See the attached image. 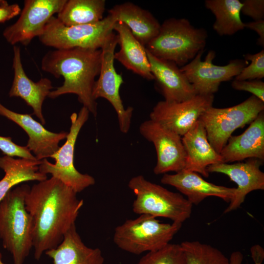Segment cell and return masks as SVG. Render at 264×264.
Returning a JSON list of instances; mask_svg holds the SVG:
<instances>
[{"mask_svg": "<svg viewBox=\"0 0 264 264\" xmlns=\"http://www.w3.org/2000/svg\"><path fill=\"white\" fill-rule=\"evenodd\" d=\"M77 194L52 176L33 185L26 193L24 204L33 221V247L37 260L56 247L75 224L84 204Z\"/></svg>", "mask_w": 264, "mask_h": 264, "instance_id": "1", "label": "cell"}, {"mask_svg": "<svg viewBox=\"0 0 264 264\" xmlns=\"http://www.w3.org/2000/svg\"><path fill=\"white\" fill-rule=\"evenodd\" d=\"M101 59V49L75 47L46 52L41 61L42 69L56 78L62 76L64 80L48 97L54 99L74 94L83 107L96 117L97 103L92 96V89L95 78L100 73Z\"/></svg>", "mask_w": 264, "mask_h": 264, "instance_id": "2", "label": "cell"}, {"mask_svg": "<svg viewBox=\"0 0 264 264\" xmlns=\"http://www.w3.org/2000/svg\"><path fill=\"white\" fill-rule=\"evenodd\" d=\"M30 188L25 184L18 186L0 202V239L14 264H23L33 247V223L24 204Z\"/></svg>", "mask_w": 264, "mask_h": 264, "instance_id": "3", "label": "cell"}, {"mask_svg": "<svg viewBox=\"0 0 264 264\" xmlns=\"http://www.w3.org/2000/svg\"><path fill=\"white\" fill-rule=\"evenodd\" d=\"M208 34L202 28H196L185 18H171L160 25L157 35L146 46L157 58L183 66L204 50Z\"/></svg>", "mask_w": 264, "mask_h": 264, "instance_id": "4", "label": "cell"}, {"mask_svg": "<svg viewBox=\"0 0 264 264\" xmlns=\"http://www.w3.org/2000/svg\"><path fill=\"white\" fill-rule=\"evenodd\" d=\"M128 185L135 196L132 203L135 214L164 217L181 224L191 216L193 204L179 193L152 182L142 175L132 177Z\"/></svg>", "mask_w": 264, "mask_h": 264, "instance_id": "5", "label": "cell"}, {"mask_svg": "<svg viewBox=\"0 0 264 264\" xmlns=\"http://www.w3.org/2000/svg\"><path fill=\"white\" fill-rule=\"evenodd\" d=\"M181 226V223L173 222L162 223L154 217L142 214L117 226L113 241L122 250L139 255L157 250L169 243Z\"/></svg>", "mask_w": 264, "mask_h": 264, "instance_id": "6", "label": "cell"}, {"mask_svg": "<svg viewBox=\"0 0 264 264\" xmlns=\"http://www.w3.org/2000/svg\"><path fill=\"white\" fill-rule=\"evenodd\" d=\"M116 22L115 19L108 14L94 23L67 26L53 16L39 39L44 45L55 49L75 47L101 49L114 32Z\"/></svg>", "mask_w": 264, "mask_h": 264, "instance_id": "7", "label": "cell"}, {"mask_svg": "<svg viewBox=\"0 0 264 264\" xmlns=\"http://www.w3.org/2000/svg\"><path fill=\"white\" fill-rule=\"evenodd\" d=\"M264 110V102L254 95L233 107H211L201 116L208 140L218 153L226 144L232 133L252 122Z\"/></svg>", "mask_w": 264, "mask_h": 264, "instance_id": "8", "label": "cell"}, {"mask_svg": "<svg viewBox=\"0 0 264 264\" xmlns=\"http://www.w3.org/2000/svg\"><path fill=\"white\" fill-rule=\"evenodd\" d=\"M89 114L87 108L83 106L78 114L74 112L71 115V126L66 141L50 156L55 160V163L52 164L45 158L41 160L39 166L40 173L51 175L77 193L95 183L93 176L81 173L74 165L75 143L81 129L88 119Z\"/></svg>", "mask_w": 264, "mask_h": 264, "instance_id": "9", "label": "cell"}, {"mask_svg": "<svg viewBox=\"0 0 264 264\" xmlns=\"http://www.w3.org/2000/svg\"><path fill=\"white\" fill-rule=\"evenodd\" d=\"M118 43V36L113 32L101 49V68L99 77L93 86L92 96L95 100L103 98L110 103L117 114L120 132L127 133L130 129L133 109L132 107L125 108L120 95V87L124 81L114 65L115 50Z\"/></svg>", "mask_w": 264, "mask_h": 264, "instance_id": "10", "label": "cell"}, {"mask_svg": "<svg viewBox=\"0 0 264 264\" xmlns=\"http://www.w3.org/2000/svg\"><path fill=\"white\" fill-rule=\"evenodd\" d=\"M203 52H199L180 68L197 94L214 95L222 82L235 77L248 64V61L245 60L235 59L226 65L217 66L213 63L216 56L214 50L208 51L203 61L201 60Z\"/></svg>", "mask_w": 264, "mask_h": 264, "instance_id": "11", "label": "cell"}, {"mask_svg": "<svg viewBox=\"0 0 264 264\" xmlns=\"http://www.w3.org/2000/svg\"><path fill=\"white\" fill-rule=\"evenodd\" d=\"M66 0H25L20 16L13 24L6 27L2 35L13 45H28L39 37L54 14L62 9Z\"/></svg>", "mask_w": 264, "mask_h": 264, "instance_id": "12", "label": "cell"}, {"mask_svg": "<svg viewBox=\"0 0 264 264\" xmlns=\"http://www.w3.org/2000/svg\"><path fill=\"white\" fill-rule=\"evenodd\" d=\"M214 95L197 94L182 102H158L150 114V119L183 136L212 107Z\"/></svg>", "mask_w": 264, "mask_h": 264, "instance_id": "13", "label": "cell"}, {"mask_svg": "<svg viewBox=\"0 0 264 264\" xmlns=\"http://www.w3.org/2000/svg\"><path fill=\"white\" fill-rule=\"evenodd\" d=\"M139 130L155 149L157 161L154 169L155 175L177 173L184 169L186 153L181 136L150 119L142 122Z\"/></svg>", "mask_w": 264, "mask_h": 264, "instance_id": "14", "label": "cell"}, {"mask_svg": "<svg viewBox=\"0 0 264 264\" xmlns=\"http://www.w3.org/2000/svg\"><path fill=\"white\" fill-rule=\"evenodd\" d=\"M263 162V161L257 158H249L244 162L220 163L207 167L209 173L224 174L237 185L234 196L224 214L238 209L250 192L264 190V173L260 170Z\"/></svg>", "mask_w": 264, "mask_h": 264, "instance_id": "15", "label": "cell"}, {"mask_svg": "<svg viewBox=\"0 0 264 264\" xmlns=\"http://www.w3.org/2000/svg\"><path fill=\"white\" fill-rule=\"evenodd\" d=\"M155 87L168 102L188 100L197 93L184 73L175 63L156 57L146 50Z\"/></svg>", "mask_w": 264, "mask_h": 264, "instance_id": "16", "label": "cell"}, {"mask_svg": "<svg viewBox=\"0 0 264 264\" xmlns=\"http://www.w3.org/2000/svg\"><path fill=\"white\" fill-rule=\"evenodd\" d=\"M0 115L14 122L26 132L28 136L26 146L33 153L38 160L50 157L59 149L60 142L66 139L68 134V132L64 131L60 132L49 131L31 115L12 111L0 103Z\"/></svg>", "mask_w": 264, "mask_h": 264, "instance_id": "17", "label": "cell"}, {"mask_svg": "<svg viewBox=\"0 0 264 264\" xmlns=\"http://www.w3.org/2000/svg\"><path fill=\"white\" fill-rule=\"evenodd\" d=\"M12 67L14 78L9 96L23 99L32 108L34 114L40 120L41 124L44 125L42 106L53 88L51 81L47 78H43L34 82L28 77L22 65L20 48L17 45L13 47Z\"/></svg>", "mask_w": 264, "mask_h": 264, "instance_id": "18", "label": "cell"}, {"mask_svg": "<svg viewBox=\"0 0 264 264\" xmlns=\"http://www.w3.org/2000/svg\"><path fill=\"white\" fill-rule=\"evenodd\" d=\"M160 181L162 184L174 187L184 195L191 204L195 205L210 196L220 198L229 203L236 190V188L217 185L208 182L198 173L184 170L175 174H165Z\"/></svg>", "mask_w": 264, "mask_h": 264, "instance_id": "19", "label": "cell"}, {"mask_svg": "<svg viewBox=\"0 0 264 264\" xmlns=\"http://www.w3.org/2000/svg\"><path fill=\"white\" fill-rule=\"evenodd\" d=\"M223 163L245 159L264 160V112L261 111L241 134L231 136L222 149Z\"/></svg>", "mask_w": 264, "mask_h": 264, "instance_id": "20", "label": "cell"}, {"mask_svg": "<svg viewBox=\"0 0 264 264\" xmlns=\"http://www.w3.org/2000/svg\"><path fill=\"white\" fill-rule=\"evenodd\" d=\"M182 141L186 153V162L183 170L209 176L207 167L223 163L220 154L210 144L205 129L199 120L183 136Z\"/></svg>", "mask_w": 264, "mask_h": 264, "instance_id": "21", "label": "cell"}, {"mask_svg": "<svg viewBox=\"0 0 264 264\" xmlns=\"http://www.w3.org/2000/svg\"><path fill=\"white\" fill-rule=\"evenodd\" d=\"M116 22L125 24L145 47L158 33L160 24L149 11L130 2L116 4L109 10Z\"/></svg>", "mask_w": 264, "mask_h": 264, "instance_id": "22", "label": "cell"}, {"mask_svg": "<svg viewBox=\"0 0 264 264\" xmlns=\"http://www.w3.org/2000/svg\"><path fill=\"white\" fill-rule=\"evenodd\" d=\"M45 254L53 264H104V258L98 248L87 246L77 231L75 224L65 234L61 242Z\"/></svg>", "mask_w": 264, "mask_h": 264, "instance_id": "23", "label": "cell"}, {"mask_svg": "<svg viewBox=\"0 0 264 264\" xmlns=\"http://www.w3.org/2000/svg\"><path fill=\"white\" fill-rule=\"evenodd\" d=\"M118 38L120 49L114 53L117 60L127 69L148 80H154L146 47L132 35L124 23L116 22L113 27Z\"/></svg>", "mask_w": 264, "mask_h": 264, "instance_id": "24", "label": "cell"}, {"mask_svg": "<svg viewBox=\"0 0 264 264\" xmlns=\"http://www.w3.org/2000/svg\"><path fill=\"white\" fill-rule=\"evenodd\" d=\"M41 162L22 158L15 159L7 155L0 157V168L4 172L0 180V202L10 190L22 182L46 179L47 175L39 172Z\"/></svg>", "mask_w": 264, "mask_h": 264, "instance_id": "25", "label": "cell"}, {"mask_svg": "<svg viewBox=\"0 0 264 264\" xmlns=\"http://www.w3.org/2000/svg\"><path fill=\"white\" fill-rule=\"evenodd\" d=\"M105 7V0H66L56 17L67 26L94 23L104 18Z\"/></svg>", "mask_w": 264, "mask_h": 264, "instance_id": "26", "label": "cell"}, {"mask_svg": "<svg viewBox=\"0 0 264 264\" xmlns=\"http://www.w3.org/2000/svg\"><path fill=\"white\" fill-rule=\"evenodd\" d=\"M242 5L239 0L205 1V7L215 17L213 27L219 35H232L245 28L241 18Z\"/></svg>", "mask_w": 264, "mask_h": 264, "instance_id": "27", "label": "cell"}, {"mask_svg": "<svg viewBox=\"0 0 264 264\" xmlns=\"http://www.w3.org/2000/svg\"><path fill=\"white\" fill-rule=\"evenodd\" d=\"M186 264H230L229 259L218 248L198 241L180 243Z\"/></svg>", "mask_w": 264, "mask_h": 264, "instance_id": "28", "label": "cell"}, {"mask_svg": "<svg viewBox=\"0 0 264 264\" xmlns=\"http://www.w3.org/2000/svg\"><path fill=\"white\" fill-rule=\"evenodd\" d=\"M137 264H186V260L180 244L169 243L159 249L148 252Z\"/></svg>", "mask_w": 264, "mask_h": 264, "instance_id": "29", "label": "cell"}, {"mask_svg": "<svg viewBox=\"0 0 264 264\" xmlns=\"http://www.w3.org/2000/svg\"><path fill=\"white\" fill-rule=\"evenodd\" d=\"M244 60L250 61V64L243 68L235 77L237 80L261 79L264 77V50L254 54L244 55Z\"/></svg>", "mask_w": 264, "mask_h": 264, "instance_id": "30", "label": "cell"}, {"mask_svg": "<svg viewBox=\"0 0 264 264\" xmlns=\"http://www.w3.org/2000/svg\"><path fill=\"white\" fill-rule=\"evenodd\" d=\"M0 150L5 154L4 155L37 160L26 146H21L16 144L12 141L10 137L0 135Z\"/></svg>", "mask_w": 264, "mask_h": 264, "instance_id": "31", "label": "cell"}, {"mask_svg": "<svg viewBox=\"0 0 264 264\" xmlns=\"http://www.w3.org/2000/svg\"><path fill=\"white\" fill-rule=\"evenodd\" d=\"M231 87L236 90L249 92L264 102V83L261 79L247 80L234 79L231 83Z\"/></svg>", "mask_w": 264, "mask_h": 264, "instance_id": "32", "label": "cell"}, {"mask_svg": "<svg viewBox=\"0 0 264 264\" xmlns=\"http://www.w3.org/2000/svg\"><path fill=\"white\" fill-rule=\"evenodd\" d=\"M242 3L241 13L250 17L254 21L264 19V0H245Z\"/></svg>", "mask_w": 264, "mask_h": 264, "instance_id": "33", "label": "cell"}, {"mask_svg": "<svg viewBox=\"0 0 264 264\" xmlns=\"http://www.w3.org/2000/svg\"><path fill=\"white\" fill-rule=\"evenodd\" d=\"M21 12V9L19 4H9L6 0H3L0 4V23L12 19Z\"/></svg>", "mask_w": 264, "mask_h": 264, "instance_id": "34", "label": "cell"}, {"mask_svg": "<svg viewBox=\"0 0 264 264\" xmlns=\"http://www.w3.org/2000/svg\"><path fill=\"white\" fill-rule=\"evenodd\" d=\"M244 27L257 32L259 38L257 40V44L264 47V20H260L244 23Z\"/></svg>", "mask_w": 264, "mask_h": 264, "instance_id": "35", "label": "cell"}, {"mask_svg": "<svg viewBox=\"0 0 264 264\" xmlns=\"http://www.w3.org/2000/svg\"><path fill=\"white\" fill-rule=\"evenodd\" d=\"M252 259L255 264H262L264 259V250L258 244L252 246L250 248Z\"/></svg>", "mask_w": 264, "mask_h": 264, "instance_id": "36", "label": "cell"}, {"mask_svg": "<svg viewBox=\"0 0 264 264\" xmlns=\"http://www.w3.org/2000/svg\"><path fill=\"white\" fill-rule=\"evenodd\" d=\"M243 256L242 252L236 251L232 252L229 258L230 264H242Z\"/></svg>", "mask_w": 264, "mask_h": 264, "instance_id": "37", "label": "cell"}, {"mask_svg": "<svg viewBox=\"0 0 264 264\" xmlns=\"http://www.w3.org/2000/svg\"><path fill=\"white\" fill-rule=\"evenodd\" d=\"M0 264H4V263H3L1 262L0 259Z\"/></svg>", "mask_w": 264, "mask_h": 264, "instance_id": "38", "label": "cell"}, {"mask_svg": "<svg viewBox=\"0 0 264 264\" xmlns=\"http://www.w3.org/2000/svg\"><path fill=\"white\" fill-rule=\"evenodd\" d=\"M2 1H3V0H0V4L2 3Z\"/></svg>", "mask_w": 264, "mask_h": 264, "instance_id": "39", "label": "cell"}, {"mask_svg": "<svg viewBox=\"0 0 264 264\" xmlns=\"http://www.w3.org/2000/svg\"><path fill=\"white\" fill-rule=\"evenodd\" d=\"M1 254L0 253V259H1Z\"/></svg>", "mask_w": 264, "mask_h": 264, "instance_id": "40", "label": "cell"}]
</instances>
